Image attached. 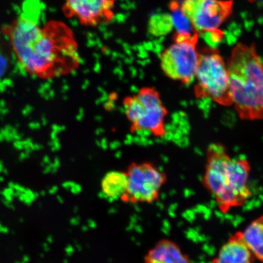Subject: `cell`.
Returning a JSON list of instances; mask_svg holds the SVG:
<instances>
[{
	"label": "cell",
	"mask_w": 263,
	"mask_h": 263,
	"mask_svg": "<svg viewBox=\"0 0 263 263\" xmlns=\"http://www.w3.org/2000/svg\"><path fill=\"white\" fill-rule=\"evenodd\" d=\"M16 61L26 73L50 79L67 73L78 63V46L73 31L64 22L41 26L18 16L5 29Z\"/></svg>",
	"instance_id": "obj_1"
},
{
	"label": "cell",
	"mask_w": 263,
	"mask_h": 263,
	"mask_svg": "<svg viewBox=\"0 0 263 263\" xmlns=\"http://www.w3.org/2000/svg\"><path fill=\"white\" fill-rule=\"evenodd\" d=\"M251 166L244 159H232L221 143L210 144L203 183L223 213L242 206L252 192L249 185Z\"/></svg>",
	"instance_id": "obj_2"
},
{
	"label": "cell",
	"mask_w": 263,
	"mask_h": 263,
	"mask_svg": "<svg viewBox=\"0 0 263 263\" xmlns=\"http://www.w3.org/2000/svg\"><path fill=\"white\" fill-rule=\"evenodd\" d=\"M228 66L233 104L239 117L263 120V62L254 46L236 45Z\"/></svg>",
	"instance_id": "obj_3"
},
{
	"label": "cell",
	"mask_w": 263,
	"mask_h": 263,
	"mask_svg": "<svg viewBox=\"0 0 263 263\" xmlns=\"http://www.w3.org/2000/svg\"><path fill=\"white\" fill-rule=\"evenodd\" d=\"M123 106L132 131L159 137L166 134L167 111L156 88H141L124 99Z\"/></svg>",
	"instance_id": "obj_4"
},
{
	"label": "cell",
	"mask_w": 263,
	"mask_h": 263,
	"mask_svg": "<svg viewBox=\"0 0 263 263\" xmlns=\"http://www.w3.org/2000/svg\"><path fill=\"white\" fill-rule=\"evenodd\" d=\"M195 80L197 98H209L222 106H232L228 64L215 48L199 52Z\"/></svg>",
	"instance_id": "obj_5"
},
{
	"label": "cell",
	"mask_w": 263,
	"mask_h": 263,
	"mask_svg": "<svg viewBox=\"0 0 263 263\" xmlns=\"http://www.w3.org/2000/svg\"><path fill=\"white\" fill-rule=\"evenodd\" d=\"M127 189L121 199L124 203H153L159 198L167 182L165 173L151 162H133L127 167Z\"/></svg>",
	"instance_id": "obj_6"
},
{
	"label": "cell",
	"mask_w": 263,
	"mask_h": 263,
	"mask_svg": "<svg viewBox=\"0 0 263 263\" xmlns=\"http://www.w3.org/2000/svg\"><path fill=\"white\" fill-rule=\"evenodd\" d=\"M197 42L195 34L190 39L175 41L162 52L161 68L166 77L184 84L195 81L199 59Z\"/></svg>",
	"instance_id": "obj_7"
},
{
	"label": "cell",
	"mask_w": 263,
	"mask_h": 263,
	"mask_svg": "<svg viewBox=\"0 0 263 263\" xmlns=\"http://www.w3.org/2000/svg\"><path fill=\"white\" fill-rule=\"evenodd\" d=\"M117 0H64L62 11L84 27L109 24L115 16Z\"/></svg>",
	"instance_id": "obj_8"
},
{
	"label": "cell",
	"mask_w": 263,
	"mask_h": 263,
	"mask_svg": "<svg viewBox=\"0 0 263 263\" xmlns=\"http://www.w3.org/2000/svg\"><path fill=\"white\" fill-rule=\"evenodd\" d=\"M196 31L218 30L231 10L229 2L221 0H185L182 7Z\"/></svg>",
	"instance_id": "obj_9"
},
{
	"label": "cell",
	"mask_w": 263,
	"mask_h": 263,
	"mask_svg": "<svg viewBox=\"0 0 263 263\" xmlns=\"http://www.w3.org/2000/svg\"><path fill=\"white\" fill-rule=\"evenodd\" d=\"M255 258L243 238L242 232H238L221 247L212 263H253Z\"/></svg>",
	"instance_id": "obj_10"
},
{
	"label": "cell",
	"mask_w": 263,
	"mask_h": 263,
	"mask_svg": "<svg viewBox=\"0 0 263 263\" xmlns=\"http://www.w3.org/2000/svg\"><path fill=\"white\" fill-rule=\"evenodd\" d=\"M144 263H192L179 246L172 240L158 241L144 258Z\"/></svg>",
	"instance_id": "obj_11"
},
{
	"label": "cell",
	"mask_w": 263,
	"mask_h": 263,
	"mask_svg": "<svg viewBox=\"0 0 263 263\" xmlns=\"http://www.w3.org/2000/svg\"><path fill=\"white\" fill-rule=\"evenodd\" d=\"M127 189V177L126 172L110 171L102 179L101 192L107 198L117 200L123 198Z\"/></svg>",
	"instance_id": "obj_12"
},
{
	"label": "cell",
	"mask_w": 263,
	"mask_h": 263,
	"mask_svg": "<svg viewBox=\"0 0 263 263\" xmlns=\"http://www.w3.org/2000/svg\"><path fill=\"white\" fill-rule=\"evenodd\" d=\"M243 238L255 258L263 263V215L250 223Z\"/></svg>",
	"instance_id": "obj_13"
},
{
	"label": "cell",
	"mask_w": 263,
	"mask_h": 263,
	"mask_svg": "<svg viewBox=\"0 0 263 263\" xmlns=\"http://www.w3.org/2000/svg\"><path fill=\"white\" fill-rule=\"evenodd\" d=\"M172 17L173 27L176 29L177 34L185 35H193L192 31L194 29L192 22L189 16L184 13L182 9L174 8Z\"/></svg>",
	"instance_id": "obj_14"
},
{
	"label": "cell",
	"mask_w": 263,
	"mask_h": 263,
	"mask_svg": "<svg viewBox=\"0 0 263 263\" xmlns=\"http://www.w3.org/2000/svg\"><path fill=\"white\" fill-rule=\"evenodd\" d=\"M173 28L170 15L159 14L151 19L149 30L154 36H162L168 34Z\"/></svg>",
	"instance_id": "obj_15"
},
{
	"label": "cell",
	"mask_w": 263,
	"mask_h": 263,
	"mask_svg": "<svg viewBox=\"0 0 263 263\" xmlns=\"http://www.w3.org/2000/svg\"><path fill=\"white\" fill-rule=\"evenodd\" d=\"M11 61L9 54L0 44V90L5 88L11 70Z\"/></svg>",
	"instance_id": "obj_16"
},
{
	"label": "cell",
	"mask_w": 263,
	"mask_h": 263,
	"mask_svg": "<svg viewBox=\"0 0 263 263\" xmlns=\"http://www.w3.org/2000/svg\"><path fill=\"white\" fill-rule=\"evenodd\" d=\"M202 34L207 44L212 48H215L222 39V34L218 30L205 32Z\"/></svg>",
	"instance_id": "obj_17"
}]
</instances>
